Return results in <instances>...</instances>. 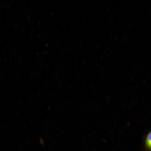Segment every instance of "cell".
Instances as JSON below:
<instances>
[{"label":"cell","instance_id":"1","mask_svg":"<svg viewBox=\"0 0 151 151\" xmlns=\"http://www.w3.org/2000/svg\"><path fill=\"white\" fill-rule=\"evenodd\" d=\"M145 145L146 150L151 151V131L148 134L145 139Z\"/></svg>","mask_w":151,"mask_h":151}]
</instances>
